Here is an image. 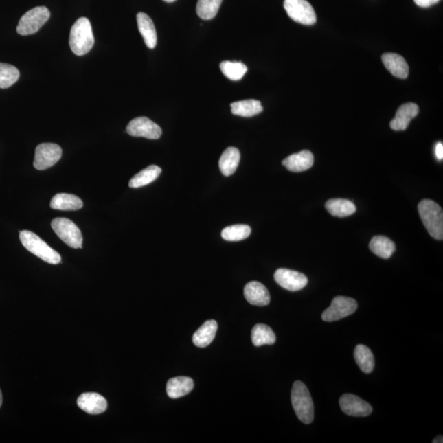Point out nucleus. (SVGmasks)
Listing matches in <instances>:
<instances>
[{
    "mask_svg": "<svg viewBox=\"0 0 443 443\" xmlns=\"http://www.w3.org/2000/svg\"><path fill=\"white\" fill-rule=\"evenodd\" d=\"M223 0H198L196 12L203 20L213 19L216 16Z\"/></svg>",
    "mask_w": 443,
    "mask_h": 443,
    "instance_id": "obj_30",
    "label": "nucleus"
},
{
    "mask_svg": "<svg viewBox=\"0 0 443 443\" xmlns=\"http://www.w3.org/2000/svg\"><path fill=\"white\" fill-rule=\"evenodd\" d=\"M251 340L255 347H261L263 345H273L275 343L276 335L268 325L259 323L256 324L252 329Z\"/></svg>",
    "mask_w": 443,
    "mask_h": 443,
    "instance_id": "obj_27",
    "label": "nucleus"
},
{
    "mask_svg": "<svg viewBox=\"0 0 443 443\" xmlns=\"http://www.w3.org/2000/svg\"><path fill=\"white\" fill-rule=\"evenodd\" d=\"M240 159V151L236 148H227L219 159V168L222 174L226 177L234 174L238 167Z\"/></svg>",
    "mask_w": 443,
    "mask_h": 443,
    "instance_id": "obj_22",
    "label": "nucleus"
},
{
    "mask_svg": "<svg viewBox=\"0 0 443 443\" xmlns=\"http://www.w3.org/2000/svg\"><path fill=\"white\" fill-rule=\"evenodd\" d=\"M50 207L53 209L75 211L82 208L83 202L77 196L60 193L53 197L50 202Z\"/></svg>",
    "mask_w": 443,
    "mask_h": 443,
    "instance_id": "obj_21",
    "label": "nucleus"
},
{
    "mask_svg": "<svg viewBox=\"0 0 443 443\" xmlns=\"http://www.w3.org/2000/svg\"><path fill=\"white\" fill-rule=\"evenodd\" d=\"M251 234L248 225H238L225 227L222 231V238L229 242H238L247 239Z\"/></svg>",
    "mask_w": 443,
    "mask_h": 443,
    "instance_id": "obj_32",
    "label": "nucleus"
},
{
    "mask_svg": "<svg viewBox=\"0 0 443 443\" xmlns=\"http://www.w3.org/2000/svg\"><path fill=\"white\" fill-rule=\"evenodd\" d=\"M95 44L91 24L87 18L79 19L71 29L69 45L76 56H82L91 52Z\"/></svg>",
    "mask_w": 443,
    "mask_h": 443,
    "instance_id": "obj_1",
    "label": "nucleus"
},
{
    "mask_svg": "<svg viewBox=\"0 0 443 443\" xmlns=\"http://www.w3.org/2000/svg\"><path fill=\"white\" fill-rule=\"evenodd\" d=\"M220 69L223 75L231 81H239L247 73V67L242 62L223 61L220 63Z\"/></svg>",
    "mask_w": 443,
    "mask_h": 443,
    "instance_id": "obj_29",
    "label": "nucleus"
},
{
    "mask_svg": "<svg viewBox=\"0 0 443 443\" xmlns=\"http://www.w3.org/2000/svg\"><path fill=\"white\" fill-rule=\"evenodd\" d=\"M292 403L295 415L306 424L314 420L315 408L309 390L301 381H295L292 389Z\"/></svg>",
    "mask_w": 443,
    "mask_h": 443,
    "instance_id": "obj_3",
    "label": "nucleus"
},
{
    "mask_svg": "<svg viewBox=\"0 0 443 443\" xmlns=\"http://www.w3.org/2000/svg\"><path fill=\"white\" fill-rule=\"evenodd\" d=\"M62 157L61 147L53 143H42L36 149L34 167L37 170H45L52 168Z\"/></svg>",
    "mask_w": 443,
    "mask_h": 443,
    "instance_id": "obj_9",
    "label": "nucleus"
},
{
    "mask_svg": "<svg viewBox=\"0 0 443 443\" xmlns=\"http://www.w3.org/2000/svg\"><path fill=\"white\" fill-rule=\"evenodd\" d=\"M382 60L386 69L396 78L405 79L409 75V66L402 56L398 54L387 53L383 54Z\"/></svg>",
    "mask_w": 443,
    "mask_h": 443,
    "instance_id": "obj_17",
    "label": "nucleus"
},
{
    "mask_svg": "<svg viewBox=\"0 0 443 443\" xmlns=\"http://www.w3.org/2000/svg\"><path fill=\"white\" fill-rule=\"evenodd\" d=\"M413 1H415L418 6L421 8H429L440 2V0H413Z\"/></svg>",
    "mask_w": 443,
    "mask_h": 443,
    "instance_id": "obj_33",
    "label": "nucleus"
},
{
    "mask_svg": "<svg viewBox=\"0 0 443 443\" xmlns=\"http://www.w3.org/2000/svg\"><path fill=\"white\" fill-rule=\"evenodd\" d=\"M52 227L54 233L67 246L74 249L82 247V231L73 221L65 218H54L52 223Z\"/></svg>",
    "mask_w": 443,
    "mask_h": 443,
    "instance_id": "obj_6",
    "label": "nucleus"
},
{
    "mask_svg": "<svg viewBox=\"0 0 443 443\" xmlns=\"http://www.w3.org/2000/svg\"><path fill=\"white\" fill-rule=\"evenodd\" d=\"M19 234L21 242L33 255L50 264H58L61 262L60 255L36 234L27 230L20 231Z\"/></svg>",
    "mask_w": 443,
    "mask_h": 443,
    "instance_id": "obj_4",
    "label": "nucleus"
},
{
    "mask_svg": "<svg viewBox=\"0 0 443 443\" xmlns=\"http://www.w3.org/2000/svg\"><path fill=\"white\" fill-rule=\"evenodd\" d=\"M233 115L245 117H251L263 112L262 104L259 100H246L231 104Z\"/></svg>",
    "mask_w": 443,
    "mask_h": 443,
    "instance_id": "obj_23",
    "label": "nucleus"
},
{
    "mask_svg": "<svg viewBox=\"0 0 443 443\" xmlns=\"http://www.w3.org/2000/svg\"><path fill=\"white\" fill-rule=\"evenodd\" d=\"M339 404L341 411L350 416L365 417L373 411L372 407L368 402L353 394L341 396Z\"/></svg>",
    "mask_w": 443,
    "mask_h": 443,
    "instance_id": "obj_12",
    "label": "nucleus"
},
{
    "mask_svg": "<svg viewBox=\"0 0 443 443\" xmlns=\"http://www.w3.org/2000/svg\"><path fill=\"white\" fill-rule=\"evenodd\" d=\"M139 32L148 48L153 49L157 45V33L153 21L144 12H139L137 16Z\"/></svg>",
    "mask_w": 443,
    "mask_h": 443,
    "instance_id": "obj_18",
    "label": "nucleus"
},
{
    "mask_svg": "<svg viewBox=\"0 0 443 443\" xmlns=\"http://www.w3.org/2000/svg\"><path fill=\"white\" fill-rule=\"evenodd\" d=\"M78 406L90 415H100L107 410L106 399L96 392H86L79 396Z\"/></svg>",
    "mask_w": 443,
    "mask_h": 443,
    "instance_id": "obj_13",
    "label": "nucleus"
},
{
    "mask_svg": "<svg viewBox=\"0 0 443 443\" xmlns=\"http://www.w3.org/2000/svg\"><path fill=\"white\" fill-rule=\"evenodd\" d=\"M358 304L356 299L345 297L333 298L331 306L322 314L325 322H335L348 317L356 311Z\"/></svg>",
    "mask_w": 443,
    "mask_h": 443,
    "instance_id": "obj_8",
    "label": "nucleus"
},
{
    "mask_svg": "<svg viewBox=\"0 0 443 443\" xmlns=\"http://www.w3.org/2000/svg\"><path fill=\"white\" fill-rule=\"evenodd\" d=\"M354 360L365 374H370L374 368V357L371 350L364 345H358L354 351Z\"/></svg>",
    "mask_w": 443,
    "mask_h": 443,
    "instance_id": "obj_26",
    "label": "nucleus"
},
{
    "mask_svg": "<svg viewBox=\"0 0 443 443\" xmlns=\"http://www.w3.org/2000/svg\"><path fill=\"white\" fill-rule=\"evenodd\" d=\"M420 216L426 229L434 239H443V213L442 209L436 202L431 200H424L420 202Z\"/></svg>",
    "mask_w": 443,
    "mask_h": 443,
    "instance_id": "obj_2",
    "label": "nucleus"
},
{
    "mask_svg": "<svg viewBox=\"0 0 443 443\" xmlns=\"http://www.w3.org/2000/svg\"><path fill=\"white\" fill-rule=\"evenodd\" d=\"M433 443H442L443 442V438L442 436H438L433 441Z\"/></svg>",
    "mask_w": 443,
    "mask_h": 443,
    "instance_id": "obj_35",
    "label": "nucleus"
},
{
    "mask_svg": "<svg viewBox=\"0 0 443 443\" xmlns=\"http://www.w3.org/2000/svg\"><path fill=\"white\" fill-rule=\"evenodd\" d=\"M3 404V394L1 390H0V407H1Z\"/></svg>",
    "mask_w": 443,
    "mask_h": 443,
    "instance_id": "obj_36",
    "label": "nucleus"
},
{
    "mask_svg": "<svg viewBox=\"0 0 443 443\" xmlns=\"http://www.w3.org/2000/svg\"><path fill=\"white\" fill-rule=\"evenodd\" d=\"M126 133L135 137H145L157 140L162 135V129L146 117L134 118L126 126Z\"/></svg>",
    "mask_w": 443,
    "mask_h": 443,
    "instance_id": "obj_10",
    "label": "nucleus"
},
{
    "mask_svg": "<svg viewBox=\"0 0 443 443\" xmlns=\"http://www.w3.org/2000/svg\"><path fill=\"white\" fill-rule=\"evenodd\" d=\"M163 1L167 3H172V2H175L176 0H163Z\"/></svg>",
    "mask_w": 443,
    "mask_h": 443,
    "instance_id": "obj_37",
    "label": "nucleus"
},
{
    "mask_svg": "<svg viewBox=\"0 0 443 443\" xmlns=\"http://www.w3.org/2000/svg\"><path fill=\"white\" fill-rule=\"evenodd\" d=\"M217 330V322L215 320H208L193 335V343L201 348L208 347L215 339Z\"/></svg>",
    "mask_w": 443,
    "mask_h": 443,
    "instance_id": "obj_19",
    "label": "nucleus"
},
{
    "mask_svg": "<svg viewBox=\"0 0 443 443\" xmlns=\"http://www.w3.org/2000/svg\"><path fill=\"white\" fill-rule=\"evenodd\" d=\"M49 18L50 12L47 8H34L21 18L16 32L21 36L33 35L39 32Z\"/></svg>",
    "mask_w": 443,
    "mask_h": 443,
    "instance_id": "obj_5",
    "label": "nucleus"
},
{
    "mask_svg": "<svg viewBox=\"0 0 443 443\" xmlns=\"http://www.w3.org/2000/svg\"><path fill=\"white\" fill-rule=\"evenodd\" d=\"M325 207L329 214L339 218L348 217L356 211V207L353 202L344 199L329 200Z\"/></svg>",
    "mask_w": 443,
    "mask_h": 443,
    "instance_id": "obj_25",
    "label": "nucleus"
},
{
    "mask_svg": "<svg viewBox=\"0 0 443 443\" xmlns=\"http://www.w3.org/2000/svg\"><path fill=\"white\" fill-rule=\"evenodd\" d=\"M370 249L380 258L389 259L396 251V246L394 242L387 236H375L371 240Z\"/></svg>",
    "mask_w": 443,
    "mask_h": 443,
    "instance_id": "obj_24",
    "label": "nucleus"
},
{
    "mask_svg": "<svg viewBox=\"0 0 443 443\" xmlns=\"http://www.w3.org/2000/svg\"><path fill=\"white\" fill-rule=\"evenodd\" d=\"M284 6L289 18L295 23L310 26L317 21L314 8L307 0H284Z\"/></svg>",
    "mask_w": 443,
    "mask_h": 443,
    "instance_id": "obj_7",
    "label": "nucleus"
},
{
    "mask_svg": "<svg viewBox=\"0 0 443 443\" xmlns=\"http://www.w3.org/2000/svg\"><path fill=\"white\" fill-rule=\"evenodd\" d=\"M435 154L438 159H443V145L442 142H438L435 147Z\"/></svg>",
    "mask_w": 443,
    "mask_h": 443,
    "instance_id": "obj_34",
    "label": "nucleus"
},
{
    "mask_svg": "<svg viewBox=\"0 0 443 443\" xmlns=\"http://www.w3.org/2000/svg\"><path fill=\"white\" fill-rule=\"evenodd\" d=\"M244 295L249 303L257 306H268L271 299L266 286L256 281L248 282L244 288Z\"/></svg>",
    "mask_w": 443,
    "mask_h": 443,
    "instance_id": "obj_14",
    "label": "nucleus"
},
{
    "mask_svg": "<svg viewBox=\"0 0 443 443\" xmlns=\"http://www.w3.org/2000/svg\"><path fill=\"white\" fill-rule=\"evenodd\" d=\"M420 112L419 106L416 104L407 103L399 107L396 111L394 120L390 122V126L394 130H407L409 124Z\"/></svg>",
    "mask_w": 443,
    "mask_h": 443,
    "instance_id": "obj_15",
    "label": "nucleus"
},
{
    "mask_svg": "<svg viewBox=\"0 0 443 443\" xmlns=\"http://www.w3.org/2000/svg\"><path fill=\"white\" fill-rule=\"evenodd\" d=\"M162 170L159 166H150L135 175L129 181V187L139 188L153 183L158 179Z\"/></svg>",
    "mask_w": 443,
    "mask_h": 443,
    "instance_id": "obj_28",
    "label": "nucleus"
},
{
    "mask_svg": "<svg viewBox=\"0 0 443 443\" xmlns=\"http://www.w3.org/2000/svg\"><path fill=\"white\" fill-rule=\"evenodd\" d=\"M194 382L189 377H177L170 379L167 383V394L172 399H177L188 395L193 390Z\"/></svg>",
    "mask_w": 443,
    "mask_h": 443,
    "instance_id": "obj_20",
    "label": "nucleus"
},
{
    "mask_svg": "<svg viewBox=\"0 0 443 443\" xmlns=\"http://www.w3.org/2000/svg\"><path fill=\"white\" fill-rule=\"evenodd\" d=\"M274 280L282 288L291 292L302 290L308 284L305 274L288 269H278L274 273Z\"/></svg>",
    "mask_w": 443,
    "mask_h": 443,
    "instance_id": "obj_11",
    "label": "nucleus"
},
{
    "mask_svg": "<svg viewBox=\"0 0 443 443\" xmlns=\"http://www.w3.org/2000/svg\"><path fill=\"white\" fill-rule=\"evenodd\" d=\"M313 164L314 155L309 150H302L297 154L290 155L282 161V166L294 172L310 170Z\"/></svg>",
    "mask_w": 443,
    "mask_h": 443,
    "instance_id": "obj_16",
    "label": "nucleus"
},
{
    "mask_svg": "<svg viewBox=\"0 0 443 443\" xmlns=\"http://www.w3.org/2000/svg\"><path fill=\"white\" fill-rule=\"evenodd\" d=\"M20 73L16 67L0 63V88L6 89L19 81Z\"/></svg>",
    "mask_w": 443,
    "mask_h": 443,
    "instance_id": "obj_31",
    "label": "nucleus"
}]
</instances>
